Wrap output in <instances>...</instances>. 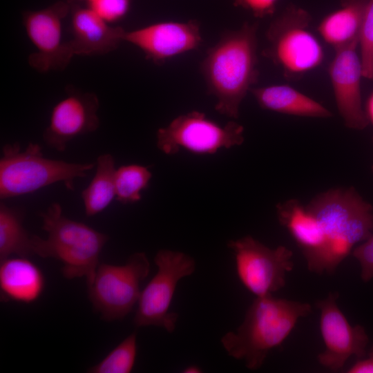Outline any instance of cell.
I'll return each instance as SVG.
<instances>
[{
    "mask_svg": "<svg viewBox=\"0 0 373 373\" xmlns=\"http://www.w3.org/2000/svg\"><path fill=\"white\" fill-rule=\"evenodd\" d=\"M305 207L320 239L317 252L306 262L312 272L332 274L354 247L373 233V206L354 187L329 189Z\"/></svg>",
    "mask_w": 373,
    "mask_h": 373,
    "instance_id": "1",
    "label": "cell"
},
{
    "mask_svg": "<svg viewBox=\"0 0 373 373\" xmlns=\"http://www.w3.org/2000/svg\"><path fill=\"white\" fill-rule=\"evenodd\" d=\"M258 23H245L227 31L210 48L200 65L208 92L216 98L215 109L233 119L240 106L258 80L257 31Z\"/></svg>",
    "mask_w": 373,
    "mask_h": 373,
    "instance_id": "2",
    "label": "cell"
},
{
    "mask_svg": "<svg viewBox=\"0 0 373 373\" xmlns=\"http://www.w3.org/2000/svg\"><path fill=\"white\" fill-rule=\"evenodd\" d=\"M307 303L256 296L235 332H227L221 343L229 355L242 360L251 370L259 369L270 350L280 345L298 321L312 312Z\"/></svg>",
    "mask_w": 373,
    "mask_h": 373,
    "instance_id": "3",
    "label": "cell"
},
{
    "mask_svg": "<svg viewBox=\"0 0 373 373\" xmlns=\"http://www.w3.org/2000/svg\"><path fill=\"white\" fill-rule=\"evenodd\" d=\"M46 239L32 236L34 254L62 262L61 271L67 279L85 277L90 282L99 265L101 251L108 236L63 214L59 203H52L39 213Z\"/></svg>",
    "mask_w": 373,
    "mask_h": 373,
    "instance_id": "4",
    "label": "cell"
},
{
    "mask_svg": "<svg viewBox=\"0 0 373 373\" xmlns=\"http://www.w3.org/2000/svg\"><path fill=\"white\" fill-rule=\"evenodd\" d=\"M0 160L1 200L33 193L56 182L73 190L76 178H84L96 165L73 163L44 156L38 144L30 142L22 151L19 143L7 144Z\"/></svg>",
    "mask_w": 373,
    "mask_h": 373,
    "instance_id": "5",
    "label": "cell"
},
{
    "mask_svg": "<svg viewBox=\"0 0 373 373\" xmlns=\"http://www.w3.org/2000/svg\"><path fill=\"white\" fill-rule=\"evenodd\" d=\"M311 20L307 10L290 4L267 29L269 46L262 55L280 67L286 78L297 79L324 60L323 46L309 28Z\"/></svg>",
    "mask_w": 373,
    "mask_h": 373,
    "instance_id": "6",
    "label": "cell"
},
{
    "mask_svg": "<svg viewBox=\"0 0 373 373\" xmlns=\"http://www.w3.org/2000/svg\"><path fill=\"white\" fill-rule=\"evenodd\" d=\"M149 271L150 262L142 252L132 254L122 265L99 263L87 283L88 297L104 321L122 320L132 311Z\"/></svg>",
    "mask_w": 373,
    "mask_h": 373,
    "instance_id": "7",
    "label": "cell"
},
{
    "mask_svg": "<svg viewBox=\"0 0 373 373\" xmlns=\"http://www.w3.org/2000/svg\"><path fill=\"white\" fill-rule=\"evenodd\" d=\"M154 262L157 272L141 291L133 323L136 327H161L172 332L178 315L169 309L177 285L195 271V262L184 253L168 249L160 250Z\"/></svg>",
    "mask_w": 373,
    "mask_h": 373,
    "instance_id": "8",
    "label": "cell"
},
{
    "mask_svg": "<svg viewBox=\"0 0 373 373\" xmlns=\"http://www.w3.org/2000/svg\"><path fill=\"white\" fill-rule=\"evenodd\" d=\"M244 140V127L240 124L231 121L220 126L196 111L177 117L157 133L158 149L169 155L181 149L212 154L222 148L240 145Z\"/></svg>",
    "mask_w": 373,
    "mask_h": 373,
    "instance_id": "9",
    "label": "cell"
},
{
    "mask_svg": "<svg viewBox=\"0 0 373 373\" xmlns=\"http://www.w3.org/2000/svg\"><path fill=\"white\" fill-rule=\"evenodd\" d=\"M228 247L234 254L238 276L250 292L264 296L285 285L286 274L294 265L289 248L272 249L251 236L231 240Z\"/></svg>",
    "mask_w": 373,
    "mask_h": 373,
    "instance_id": "10",
    "label": "cell"
},
{
    "mask_svg": "<svg viewBox=\"0 0 373 373\" xmlns=\"http://www.w3.org/2000/svg\"><path fill=\"white\" fill-rule=\"evenodd\" d=\"M68 3L58 1L23 15L28 37L36 48L28 64L36 70L46 73L64 69L74 56L68 41L62 40V23L69 12Z\"/></svg>",
    "mask_w": 373,
    "mask_h": 373,
    "instance_id": "11",
    "label": "cell"
},
{
    "mask_svg": "<svg viewBox=\"0 0 373 373\" xmlns=\"http://www.w3.org/2000/svg\"><path fill=\"white\" fill-rule=\"evenodd\" d=\"M338 292H330L315 303L320 311L319 326L325 347L317 360L332 371L341 370L352 356L363 358L369 343L365 329L361 325H351L338 307Z\"/></svg>",
    "mask_w": 373,
    "mask_h": 373,
    "instance_id": "12",
    "label": "cell"
},
{
    "mask_svg": "<svg viewBox=\"0 0 373 373\" xmlns=\"http://www.w3.org/2000/svg\"><path fill=\"white\" fill-rule=\"evenodd\" d=\"M97 95L69 88L53 107L43 139L50 148L64 151L74 138L95 131L99 126Z\"/></svg>",
    "mask_w": 373,
    "mask_h": 373,
    "instance_id": "13",
    "label": "cell"
},
{
    "mask_svg": "<svg viewBox=\"0 0 373 373\" xmlns=\"http://www.w3.org/2000/svg\"><path fill=\"white\" fill-rule=\"evenodd\" d=\"M200 23L163 21L126 31L124 41L140 48L155 64L198 48L202 42Z\"/></svg>",
    "mask_w": 373,
    "mask_h": 373,
    "instance_id": "14",
    "label": "cell"
},
{
    "mask_svg": "<svg viewBox=\"0 0 373 373\" xmlns=\"http://www.w3.org/2000/svg\"><path fill=\"white\" fill-rule=\"evenodd\" d=\"M358 46L336 50L328 71L336 105L345 125L361 131L370 123L362 102L361 81L363 77Z\"/></svg>",
    "mask_w": 373,
    "mask_h": 373,
    "instance_id": "15",
    "label": "cell"
},
{
    "mask_svg": "<svg viewBox=\"0 0 373 373\" xmlns=\"http://www.w3.org/2000/svg\"><path fill=\"white\" fill-rule=\"evenodd\" d=\"M72 38L68 41L74 55H102L115 50L126 30L113 26L90 8L77 7L71 13Z\"/></svg>",
    "mask_w": 373,
    "mask_h": 373,
    "instance_id": "16",
    "label": "cell"
},
{
    "mask_svg": "<svg viewBox=\"0 0 373 373\" xmlns=\"http://www.w3.org/2000/svg\"><path fill=\"white\" fill-rule=\"evenodd\" d=\"M0 264L2 301L30 304L43 294L46 280L40 268L27 257L8 258Z\"/></svg>",
    "mask_w": 373,
    "mask_h": 373,
    "instance_id": "17",
    "label": "cell"
},
{
    "mask_svg": "<svg viewBox=\"0 0 373 373\" xmlns=\"http://www.w3.org/2000/svg\"><path fill=\"white\" fill-rule=\"evenodd\" d=\"M368 0H340V6L327 15L317 30L321 38L336 50L358 45Z\"/></svg>",
    "mask_w": 373,
    "mask_h": 373,
    "instance_id": "18",
    "label": "cell"
},
{
    "mask_svg": "<svg viewBox=\"0 0 373 373\" xmlns=\"http://www.w3.org/2000/svg\"><path fill=\"white\" fill-rule=\"evenodd\" d=\"M250 92L265 110L298 117L328 118L332 116V113L321 103L289 85L252 88Z\"/></svg>",
    "mask_w": 373,
    "mask_h": 373,
    "instance_id": "19",
    "label": "cell"
},
{
    "mask_svg": "<svg viewBox=\"0 0 373 373\" xmlns=\"http://www.w3.org/2000/svg\"><path fill=\"white\" fill-rule=\"evenodd\" d=\"M95 164L96 171L92 180L81 193L87 216L101 213L116 197L114 157L108 153L101 155Z\"/></svg>",
    "mask_w": 373,
    "mask_h": 373,
    "instance_id": "20",
    "label": "cell"
},
{
    "mask_svg": "<svg viewBox=\"0 0 373 373\" xmlns=\"http://www.w3.org/2000/svg\"><path fill=\"white\" fill-rule=\"evenodd\" d=\"M32 236L23 225V213L3 203L0 204V261L12 255H34Z\"/></svg>",
    "mask_w": 373,
    "mask_h": 373,
    "instance_id": "21",
    "label": "cell"
},
{
    "mask_svg": "<svg viewBox=\"0 0 373 373\" xmlns=\"http://www.w3.org/2000/svg\"><path fill=\"white\" fill-rule=\"evenodd\" d=\"M152 174L139 164L124 165L115 171L116 200L122 204L139 201L142 191L149 185Z\"/></svg>",
    "mask_w": 373,
    "mask_h": 373,
    "instance_id": "22",
    "label": "cell"
},
{
    "mask_svg": "<svg viewBox=\"0 0 373 373\" xmlns=\"http://www.w3.org/2000/svg\"><path fill=\"white\" fill-rule=\"evenodd\" d=\"M137 334L133 332L113 349L100 362L90 367V373H129L137 356Z\"/></svg>",
    "mask_w": 373,
    "mask_h": 373,
    "instance_id": "23",
    "label": "cell"
},
{
    "mask_svg": "<svg viewBox=\"0 0 373 373\" xmlns=\"http://www.w3.org/2000/svg\"><path fill=\"white\" fill-rule=\"evenodd\" d=\"M358 46L363 77L373 79V0H368L365 8Z\"/></svg>",
    "mask_w": 373,
    "mask_h": 373,
    "instance_id": "24",
    "label": "cell"
},
{
    "mask_svg": "<svg viewBox=\"0 0 373 373\" xmlns=\"http://www.w3.org/2000/svg\"><path fill=\"white\" fill-rule=\"evenodd\" d=\"M88 7L108 23L122 19L128 12L131 0H88Z\"/></svg>",
    "mask_w": 373,
    "mask_h": 373,
    "instance_id": "25",
    "label": "cell"
},
{
    "mask_svg": "<svg viewBox=\"0 0 373 373\" xmlns=\"http://www.w3.org/2000/svg\"><path fill=\"white\" fill-rule=\"evenodd\" d=\"M352 256L361 265V278L364 283L373 279V233L353 249Z\"/></svg>",
    "mask_w": 373,
    "mask_h": 373,
    "instance_id": "26",
    "label": "cell"
},
{
    "mask_svg": "<svg viewBox=\"0 0 373 373\" xmlns=\"http://www.w3.org/2000/svg\"><path fill=\"white\" fill-rule=\"evenodd\" d=\"M278 0H234L235 6L249 10L255 17L263 18L274 14Z\"/></svg>",
    "mask_w": 373,
    "mask_h": 373,
    "instance_id": "27",
    "label": "cell"
},
{
    "mask_svg": "<svg viewBox=\"0 0 373 373\" xmlns=\"http://www.w3.org/2000/svg\"><path fill=\"white\" fill-rule=\"evenodd\" d=\"M347 373H373V344L366 355L356 361L346 371Z\"/></svg>",
    "mask_w": 373,
    "mask_h": 373,
    "instance_id": "28",
    "label": "cell"
},
{
    "mask_svg": "<svg viewBox=\"0 0 373 373\" xmlns=\"http://www.w3.org/2000/svg\"><path fill=\"white\" fill-rule=\"evenodd\" d=\"M364 108L369 123L373 125V92L368 97Z\"/></svg>",
    "mask_w": 373,
    "mask_h": 373,
    "instance_id": "29",
    "label": "cell"
},
{
    "mask_svg": "<svg viewBox=\"0 0 373 373\" xmlns=\"http://www.w3.org/2000/svg\"><path fill=\"white\" fill-rule=\"evenodd\" d=\"M183 372L186 373H198L202 371L198 366L192 365L186 367Z\"/></svg>",
    "mask_w": 373,
    "mask_h": 373,
    "instance_id": "30",
    "label": "cell"
},
{
    "mask_svg": "<svg viewBox=\"0 0 373 373\" xmlns=\"http://www.w3.org/2000/svg\"><path fill=\"white\" fill-rule=\"evenodd\" d=\"M372 142H373V136H372ZM371 169H372V173H373V165L372 166V168H371Z\"/></svg>",
    "mask_w": 373,
    "mask_h": 373,
    "instance_id": "31",
    "label": "cell"
},
{
    "mask_svg": "<svg viewBox=\"0 0 373 373\" xmlns=\"http://www.w3.org/2000/svg\"><path fill=\"white\" fill-rule=\"evenodd\" d=\"M85 1H87L88 0H85Z\"/></svg>",
    "mask_w": 373,
    "mask_h": 373,
    "instance_id": "32",
    "label": "cell"
}]
</instances>
